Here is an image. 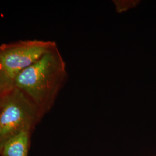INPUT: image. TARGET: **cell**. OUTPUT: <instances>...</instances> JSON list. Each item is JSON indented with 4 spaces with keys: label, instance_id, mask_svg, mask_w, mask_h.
I'll use <instances>...</instances> for the list:
<instances>
[{
    "label": "cell",
    "instance_id": "52a82bcc",
    "mask_svg": "<svg viewBox=\"0 0 156 156\" xmlns=\"http://www.w3.org/2000/svg\"><path fill=\"white\" fill-rule=\"evenodd\" d=\"M0 95V97H1V95Z\"/></svg>",
    "mask_w": 156,
    "mask_h": 156
},
{
    "label": "cell",
    "instance_id": "7a4b0ae2",
    "mask_svg": "<svg viewBox=\"0 0 156 156\" xmlns=\"http://www.w3.org/2000/svg\"><path fill=\"white\" fill-rule=\"evenodd\" d=\"M43 116L21 90L12 87L0 97V149L22 131H33Z\"/></svg>",
    "mask_w": 156,
    "mask_h": 156
},
{
    "label": "cell",
    "instance_id": "277c9868",
    "mask_svg": "<svg viewBox=\"0 0 156 156\" xmlns=\"http://www.w3.org/2000/svg\"><path fill=\"white\" fill-rule=\"evenodd\" d=\"M32 133L24 131L6 141L0 149V156H28Z\"/></svg>",
    "mask_w": 156,
    "mask_h": 156
},
{
    "label": "cell",
    "instance_id": "5b68a950",
    "mask_svg": "<svg viewBox=\"0 0 156 156\" xmlns=\"http://www.w3.org/2000/svg\"><path fill=\"white\" fill-rule=\"evenodd\" d=\"M13 82L0 66V95L13 87Z\"/></svg>",
    "mask_w": 156,
    "mask_h": 156
},
{
    "label": "cell",
    "instance_id": "8992f818",
    "mask_svg": "<svg viewBox=\"0 0 156 156\" xmlns=\"http://www.w3.org/2000/svg\"><path fill=\"white\" fill-rule=\"evenodd\" d=\"M120 2H119L118 1H116V2H115L117 11L119 12L125 11L128 9L131 8V7L135 6L139 3V2L135 1H126V2H124L123 1Z\"/></svg>",
    "mask_w": 156,
    "mask_h": 156
},
{
    "label": "cell",
    "instance_id": "3957f363",
    "mask_svg": "<svg viewBox=\"0 0 156 156\" xmlns=\"http://www.w3.org/2000/svg\"><path fill=\"white\" fill-rule=\"evenodd\" d=\"M57 46L55 42L38 39L2 44L0 45V66L13 82L19 73Z\"/></svg>",
    "mask_w": 156,
    "mask_h": 156
},
{
    "label": "cell",
    "instance_id": "6da1fadb",
    "mask_svg": "<svg viewBox=\"0 0 156 156\" xmlns=\"http://www.w3.org/2000/svg\"><path fill=\"white\" fill-rule=\"evenodd\" d=\"M66 64L57 46L19 73L13 85L44 116L50 111L67 80Z\"/></svg>",
    "mask_w": 156,
    "mask_h": 156
}]
</instances>
